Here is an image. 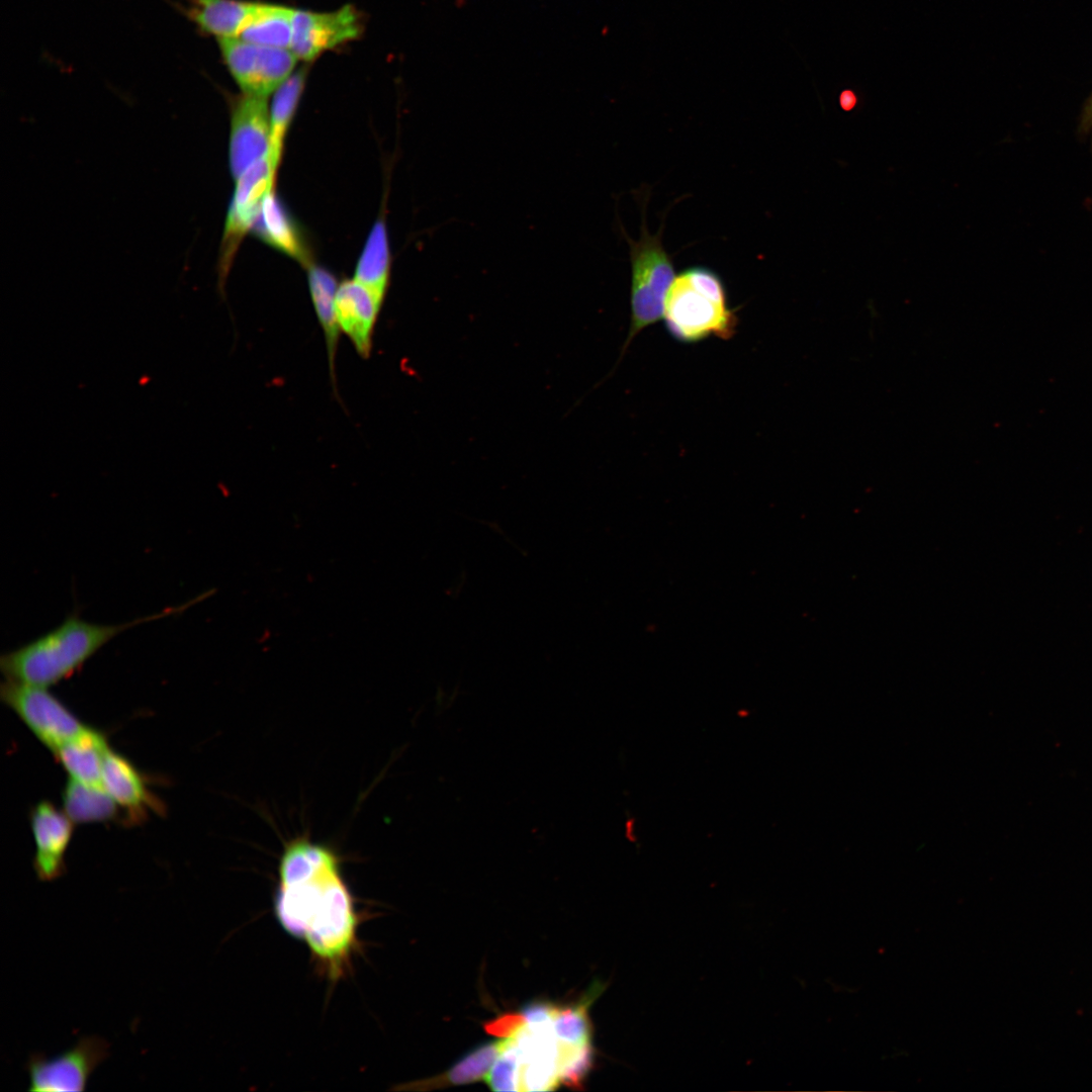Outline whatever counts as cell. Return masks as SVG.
Segmentation results:
<instances>
[{"mask_svg":"<svg viewBox=\"0 0 1092 1092\" xmlns=\"http://www.w3.org/2000/svg\"><path fill=\"white\" fill-rule=\"evenodd\" d=\"M275 915L306 943L328 976L339 979L357 945L358 916L338 854L278 868Z\"/></svg>","mask_w":1092,"mask_h":1092,"instance_id":"cell-1","label":"cell"},{"mask_svg":"<svg viewBox=\"0 0 1092 1092\" xmlns=\"http://www.w3.org/2000/svg\"><path fill=\"white\" fill-rule=\"evenodd\" d=\"M206 596L120 624L93 623L72 613L54 629L2 654L1 670L6 679L49 688L71 677L119 634L144 623L182 613Z\"/></svg>","mask_w":1092,"mask_h":1092,"instance_id":"cell-2","label":"cell"},{"mask_svg":"<svg viewBox=\"0 0 1092 1092\" xmlns=\"http://www.w3.org/2000/svg\"><path fill=\"white\" fill-rule=\"evenodd\" d=\"M663 317L669 334L682 343L699 342L710 335L727 340L737 326L721 278L706 267H692L675 276Z\"/></svg>","mask_w":1092,"mask_h":1092,"instance_id":"cell-3","label":"cell"},{"mask_svg":"<svg viewBox=\"0 0 1092 1092\" xmlns=\"http://www.w3.org/2000/svg\"><path fill=\"white\" fill-rule=\"evenodd\" d=\"M641 201L639 240L629 238L624 232L631 262V325L623 352L642 330L664 316L665 298L675 278L672 259L661 240V231L657 235L649 233L645 218L646 199Z\"/></svg>","mask_w":1092,"mask_h":1092,"instance_id":"cell-4","label":"cell"},{"mask_svg":"<svg viewBox=\"0 0 1092 1092\" xmlns=\"http://www.w3.org/2000/svg\"><path fill=\"white\" fill-rule=\"evenodd\" d=\"M1 699L52 751L87 727L48 688L6 679Z\"/></svg>","mask_w":1092,"mask_h":1092,"instance_id":"cell-5","label":"cell"},{"mask_svg":"<svg viewBox=\"0 0 1092 1092\" xmlns=\"http://www.w3.org/2000/svg\"><path fill=\"white\" fill-rule=\"evenodd\" d=\"M110 1055L109 1043L101 1036L87 1035L65 1053L48 1058L32 1053L25 1064L29 1091L82 1092L95 1069Z\"/></svg>","mask_w":1092,"mask_h":1092,"instance_id":"cell-6","label":"cell"},{"mask_svg":"<svg viewBox=\"0 0 1092 1092\" xmlns=\"http://www.w3.org/2000/svg\"><path fill=\"white\" fill-rule=\"evenodd\" d=\"M219 50L244 94L265 98L291 75L297 58L289 49L264 47L240 37L218 39Z\"/></svg>","mask_w":1092,"mask_h":1092,"instance_id":"cell-7","label":"cell"},{"mask_svg":"<svg viewBox=\"0 0 1092 1092\" xmlns=\"http://www.w3.org/2000/svg\"><path fill=\"white\" fill-rule=\"evenodd\" d=\"M235 181L236 188L226 215L218 262L220 294L224 292V284L239 244L256 222L264 198L274 190L275 174L271 169L269 155L253 164Z\"/></svg>","mask_w":1092,"mask_h":1092,"instance_id":"cell-8","label":"cell"},{"mask_svg":"<svg viewBox=\"0 0 1092 1092\" xmlns=\"http://www.w3.org/2000/svg\"><path fill=\"white\" fill-rule=\"evenodd\" d=\"M362 28L361 16L350 5L332 12L295 9L290 51L299 60L311 61L327 50L355 39Z\"/></svg>","mask_w":1092,"mask_h":1092,"instance_id":"cell-9","label":"cell"},{"mask_svg":"<svg viewBox=\"0 0 1092 1092\" xmlns=\"http://www.w3.org/2000/svg\"><path fill=\"white\" fill-rule=\"evenodd\" d=\"M269 147L270 113L265 98L243 94L231 114L230 168L234 179L268 156Z\"/></svg>","mask_w":1092,"mask_h":1092,"instance_id":"cell-10","label":"cell"},{"mask_svg":"<svg viewBox=\"0 0 1092 1092\" xmlns=\"http://www.w3.org/2000/svg\"><path fill=\"white\" fill-rule=\"evenodd\" d=\"M35 844L33 870L41 882H52L66 873V851L70 844L74 822L52 803H37L30 814Z\"/></svg>","mask_w":1092,"mask_h":1092,"instance_id":"cell-11","label":"cell"},{"mask_svg":"<svg viewBox=\"0 0 1092 1092\" xmlns=\"http://www.w3.org/2000/svg\"><path fill=\"white\" fill-rule=\"evenodd\" d=\"M384 298L354 278L338 286L335 310L340 331L364 359L371 355L374 330Z\"/></svg>","mask_w":1092,"mask_h":1092,"instance_id":"cell-12","label":"cell"},{"mask_svg":"<svg viewBox=\"0 0 1092 1092\" xmlns=\"http://www.w3.org/2000/svg\"><path fill=\"white\" fill-rule=\"evenodd\" d=\"M102 787L118 807L124 809L128 821L144 819L149 810H161L160 802L148 790L138 768L110 748L104 758Z\"/></svg>","mask_w":1092,"mask_h":1092,"instance_id":"cell-13","label":"cell"},{"mask_svg":"<svg viewBox=\"0 0 1092 1092\" xmlns=\"http://www.w3.org/2000/svg\"><path fill=\"white\" fill-rule=\"evenodd\" d=\"M108 748L102 733L86 727L53 752L71 780L102 787L103 763Z\"/></svg>","mask_w":1092,"mask_h":1092,"instance_id":"cell-14","label":"cell"},{"mask_svg":"<svg viewBox=\"0 0 1092 1092\" xmlns=\"http://www.w3.org/2000/svg\"><path fill=\"white\" fill-rule=\"evenodd\" d=\"M256 3L244 0H188L185 12L202 32L218 40L239 37Z\"/></svg>","mask_w":1092,"mask_h":1092,"instance_id":"cell-15","label":"cell"},{"mask_svg":"<svg viewBox=\"0 0 1092 1092\" xmlns=\"http://www.w3.org/2000/svg\"><path fill=\"white\" fill-rule=\"evenodd\" d=\"M253 229L264 242L278 251L306 267L311 264L297 226L278 200L274 190L264 198L261 212Z\"/></svg>","mask_w":1092,"mask_h":1092,"instance_id":"cell-16","label":"cell"},{"mask_svg":"<svg viewBox=\"0 0 1092 1092\" xmlns=\"http://www.w3.org/2000/svg\"><path fill=\"white\" fill-rule=\"evenodd\" d=\"M307 281L315 315L324 333L331 378L336 391L335 364L341 331L336 316L335 298L339 285L330 271L312 264L307 266Z\"/></svg>","mask_w":1092,"mask_h":1092,"instance_id":"cell-17","label":"cell"},{"mask_svg":"<svg viewBox=\"0 0 1092 1092\" xmlns=\"http://www.w3.org/2000/svg\"><path fill=\"white\" fill-rule=\"evenodd\" d=\"M505 1043L506 1038L476 1046L443 1074L407 1084L403 1089L432 1090L479 1081L486 1077Z\"/></svg>","mask_w":1092,"mask_h":1092,"instance_id":"cell-18","label":"cell"},{"mask_svg":"<svg viewBox=\"0 0 1092 1092\" xmlns=\"http://www.w3.org/2000/svg\"><path fill=\"white\" fill-rule=\"evenodd\" d=\"M294 13L290 7L257 2L239 37L259 46L290 50Z\"/></svg>","mask_w":1092,"mask_h":1092,"instance_id":"cell-19","label":"cell"},{"mask_svg":"<svg viewBox=\"0 0 1092 1092\" xmlns=\"http://www.w3.org/2000/svg\"><path fill=\"white\" fill-rule=\"evenodd\" d=\"M306 68L293 73L277 90L270 110V147L269 161L272 172L276 175L281 161L286 132L298 106L304 89Z\"/></svg>","mask_w":1092,"mask_h":1092,"instance_id":"cell-20","label":"cell"},{"mask_svg":"<svg viewBox=\"0 0 1092 1092\" xmlns=\"http://www.w3.org/2000/svg\"><path fill=\"white\" fill-rule=\"evenodd\" d=\"M606 984L594 982L587 992L572 1005H557L552 1019L556 1041L570 1046L593 1044V1025L589 1007L606 989Z\"/></svg>","mask_w":1092,"mask_h":1092,"instance_id":"cell-21","label":"cell"},{"mask_svg":"<svg viewBox=\"0 0 1092 1092\" xmlns=\"http://www.w3.org/2000/svg\"><path fill=\"white\" fill-rule=\"evenodd\" d=\"M64 812L74 823H100L113 820L118 805L103 789L70 780L63 792Z\"/></svg>","mask_w":1092,"mask_h":1092,"instance_id":"cell-22","label":"cell"},{"mask_svg":"<svg viewBox=\"0 0 1092 1092\" xmlns=\"http://www.w3.org/2000/svg\"><path fill=\"white\" fill-rule=\"evenodd\" d=\"M390 250L383 220L374 223L357 262L354 279L385 297L390 277Z\"/></svg>","mask_w":1092,"mask_h":1092,"instance_id":"cell-23","label":"cell"},{"mask_svg":"<svg viewBox=\"0 0 1092 1092\" xmlns=\"http://www.w3.org/2000/svg\"><path fill=\"white\" fill-rule=\"evenodd\" d=\"M486 1083L493 1091H520V1060L511 1037L506 1043L489 1072Z\"/></svg>","mask_w":1092,"mask_h":1092,"instance_id":"cell-24","label":"cell"},{"mask_svg":"<svg viewBox=\"0 0 1092 1092\" xmlns=\"http://www.w3.org/2000/svg\"><path fill=\"white\" fill-rule=\"evenodd\" d=\"M526 1023L522 1012H507L484 1023V1030L492 1035L509 1038Z\"/></svg>","mask_w":1092,"mask_h":1092,"instance_id":"cell-25","label":"cell"},{"mask_svg":"<svg viewBox=\"0 0 1092 1092\" xmlns=\"http://www.w3.org/2000/svg\"><path fill=\"white\" fill-rule=\"evenodd\" d=\"M1079 128L1084 134L1092 133V94L1084 105Z\"/></svg>","mask_w":1092,"mask_h":1092,"instance_id":"cell-26","label":"cell"},{"mask_svg":"<svg viewBox=\"0 0 1092 1092\" xmlns=\"http://www.w3.org/2000/svg\"><path fill=\"white\" fill-rule=\"evenodd\" d=\"M839 101H840L841 107L844 110H850L855 105L856 98H855V95L851 91L845 90V91H843L841 93Z\"/></svg>","mask_w":1092,"mask_h":1092,"instance_id":"cell-27","label":"cell"}]
</instances>
